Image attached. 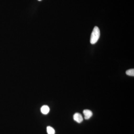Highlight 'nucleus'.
Listing matches in <instances>:
<instances>
[{
  "instance_id": "7",
  "label": "nucleus",
  "mask_w": 134,
  "mask_h": 134,
  "mask_svg": "<svg viewBox=\"0 0 134 134\" xmlns=\"http://www.w3.org/2000/svg\"><path fill=\"white\" fill-rule=\"evenodd\" d=\"M38 1H41V0H38Z\"/></svg>"
},
{
  "instance_id": "2",
  "label": "nucleus",
  "mask_w": 134,
  "mask_h": 134,
  "mask_svg": "<svg viewBox=\"0 0 134 134\" xmlns=\"http://www.w3.org/2000/svg\"><path fill=\"white\" fill-rule=\"evenodd\" d=\"M74 119L75 121L78 123H81L83 121V118L81 114L79 113H76L74 115Z\"/></svg>"
},
{
  "instance_id": "6",
  "label": "nucleus",
  "mask_w": 134,
  "mask_h": 134,
  "mask_svg": "<svg viewBox=\"0 0 134 134\" xmlns=\"http://www.w3.org/2000/svg\"><path fill=\"white\" fill-rule=\"evenodd\" d=\"M126 74L130 76H134V69H133L128 70L126 71Z\"/></svg>"
},
{
  "instance_id": "4",
  "label": "nucleus",
  "mask_w": 134,
  "mask_h": 134,
  "mask_svg": "<svg viewBox=\"0 0 134 134\" xmlns=\"http://www.w3.org/2000/svg\"><path fill=\"white\" fill-rule=\"evenodd\" d=\"M41 112L44 114H47L50 111V108L48 106L44 105L41 107Z\"/></svg>"
},
{
  "instance_id": "3",
  "label": "nucleus",
  "mask_w": 134,
  "mask_h": 134,
  "mask_svg": "<svg viewBox=\"0 0 134 134\" xmlns=\"http://www.w3.org/2000/svg\"><path fill=\"white\" fill-rule=\"evenodd\" d=\"M83 114L84 115V118L86 120L89 119L93 115L92 112L89 110H84Z\"/></svg>"
},
{
  "instance_id": "1",
  "label": "nucleus",
  "mask_w": 134,
  "mask_h": 134,
  "mask_svg": "<svg viewBox=\"0 0 134 134\" xmlns=\"http://www.w3.org/2000/svg\"><path fill=\"white\" fill-rule=\"evenodd\" d=\"M100 32L98 26L94 27L91 34L90 38V43L92 44H96L100 37Z\"/></svg>"
},
{
  "instance_id": "5",
  "label": "nucleus",
  "mask_w": 134,
  "mask_h": 134,
  "mask_svg": "<svg viewBox=\"0 0 134 134\" xmlns=\"http://www.w3.org/2000/svg\"><path fill=\"white\" fill-rule=\"evenodd\" d=\"M47 131L48 134H55V133L54 129L50 126H48L47 127Z\"/></svg>"
}]
</instances>
